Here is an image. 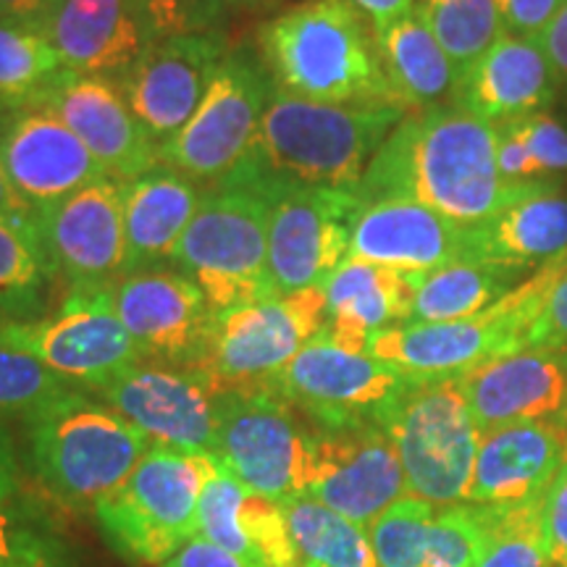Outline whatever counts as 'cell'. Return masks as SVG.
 <instances>
[{
	"label": "cell",
	"instance_id": "cell-12",
	"mask_svg": "<svg viewBox=\"0 0 567 567\" xmlns=\"http://www.w3.org/2000/svg\"><path fill=\"white\" fill-rule=\"evenodd\" d=\"M0 334L69 384L87 389L105 386L142 360L116 313L113 289H69L55 316L0 323Z\"/></svg>",
	"mask_w": 567,
	"mask_h": 567
},
{
	"label": "cell",
	"instance_id": "cell-51",
	"mask_svg": "<svg viewBox=\"0 0 567 567\" xmlns=\"http://www.w3.org/2000/svg\"><path fill=\"white\" fill-rule=\"evenodd\" d=\"M161 567H245L239 559H234L229 551H224L216 544L205 542V538L195 536L184 547L163 563Z\"/></svg>",
	"mask_w": 567,
	"mask_h": 567
},
{
	"label": "cell",
	"instance_id": "cell-24",
	"mask_svg": "<svg viewBox=\"0 0 567 567\" xmlns=\"http://www.w3.org/2000/svg\"><path fill=\"white\" fill-rule=\"evenodd\" d=\"M195 536L229 551L245 567H300L279 502L252 492L216 457L197 502Z\"/></svg>",
	"mask_w": 567,
	"mask_h": 567
},
{
	"label": "cell",
	"instance_id": "cell-3",
	"mask_svg": "<svg viewBox=\"0 0 567 567\" xmlns=\"http://www.w3.org/2000/svg\"><path fill=\"white\" fill-rule=\"evenodd\" d=\"M260 59L276 87L342 105H396L375 34L350 0H302L258 30Z\"/></svg>",
	"mask_w": 567,
	"mask_h": 567
},
{
	"label": "cell",
	"instance_id": "cell-4",
	"mask_svg": "<svg viewBox=\"0 0 567 567\" xmlns=\"http://www.w3.org/2000/svg\"><path fill=\"white\" fill-rule=\"evenodd\" d=\"M34 478L69 509L95 513L132 476L151 442L105 402L63 394L24 421Z\"/></svg>",
	"mask_w": 567,
	"mask_h": 567
},
{
	"label": "cell",
	"instance_id": "cell-15",
	"mask_svg": "<svg viewBox=\"0 0 567 567\" xmlns=\"http://www.w3.org/2000/svg\"><path fill=\"white\" fill-rule=\"evenodd\" d=\"M40 250L69 289H116L124 279V182L101 179L40 208Z\"/></svg>",
	"mask_w": 567,
	"mask_h": 567
},
{
	"label": "cell",
	"instance_id": "cell-37",
	"mask_svg": "<svg viewBox=\"0 0 567 567\" xmlns=\"http://www.w3.org/2000/svg\"><path fill=\"white\" fill-rule=\"evenodd\" d=\"M53 274L38 245L0 224V323L34 321L45 308Z\"/></svg>",
	"mask_w": 567,
	"mask_h": 567
},
{
	"label": "cell",
	"instance_id": "cell-28",
	"mask_svg": "<svg viewBox=\"0 0 567 567\" xmlns=\"http://www.w3.org/2000/svg\"><path fill=\"white\" fill-rule=\"evenodd\" d=\"M415 279L417 274H402L347 255L323 281V334L350 350L368 352V339L375 331L410 321Z\"/></svg>",
	"mask_w": 567,
	"mask_h": 567
},
{
	"label": "cell",
	"instance_id": "cell-33",
	"mask_svg": "<svg viewBox=\"0 0 567 567\" xmlns=\"http://www.w3.org/2000/svg\"><path fill=\"white\" fill-rule=\"evenodd\" d=\"M279 505L300 555V567H379L371 536L350 517L310 494H297Z\"/></svg>",
	"mask_w": 567,
	"mask_h": 567
},
{
	"label": "cell",
	"instance_id": "cell-7",
	"mask_svg": "<svg viewBox=\"0 0 567 567\" xmlns=\"http://www.w3.org/2000/svg\"><path fill=\"white\" fill-rule=\"evenodd\" d=\"M210 473L213 455L151 444L132 476L95 509L105 538L130 559L163 565L195 538Z\"/></svg>",
	"mask_w": 567,
	"mask_h": 567
},
{
	"label": "cell",
	"instance_id": "cell-43",
	"mask_svg": "<svg viewBox=\"0 0 567 567\" xmlns=\"http://www.w3.org/2000/svg\"><path fill=\"white\" fill-rule=\"evenodd\" d=\"M517 122L544 179L555 182V176L567 174V126L551 113H534Z\"/></svg>",
	"mask_w": 567,
	"mask_h": 567
},
{
	"label": "cell",
	"instance_id": "cell-2",
	"mask_svg": "<svg viewBox=\"0 0 567 567\" xmlns=\"http://www.w3.org/2000/svg\"><path fill=\"white\" fill-rule=\"evenodd\" d=\"M405 116L400 105L321 103L274 84L250 153L234 172L354 193Z\"/></svg>",
	"mask_w": 567,
	"mask_h": 567
},
{
	"label": "cell",
	"instance_id": "cell-29",
	"mask_svg": "<svg viewBox=\"0 0 567 567\" xmlns=\"http://www.w3.org/2000/svg\"><path fill=\"white\" fill-rule=\"evenodd\" d=\"M567 247V195L555 182L520 184L492 221L471 229V258L515 271L542 266Z\"/></svg>",
	"mask_w": 567,
	"mask_h": 567
},
{
	"label": "cell",
	"instance_id": "cell-11",
	"mask_svg": "<svg viewBox=\"0 0 567 567\" xmlns=\"http://www.w3.org/2000/svg\"><path fill=\"white\" fill-rule=\"evenodd\" d=\"M221 184L250 187L268 200V271L279 295L323 287L350 255V231L360 208L354 193L239 172L226 176Z\"/></svg>",
	"mask_w": 567,
	"mask_h": 567
},
{
	"label": "cell",
	"instance_id": "cell-9",
	"mask_svg": "<svg viewBox=\"0 0 567 567\" xmlns=\"http://www.w3.org/2000/svg\"><path fill=\"white\" fill-rule=\"evenodd\" d=\"M213 457L252 492L287 502L308 494L313 423L271 384L221 392Z\"/></svg>",
	"mask_w": 567,
	"mask_h": 567
},
{
	"label": "cell",
	"instance_id": "cell-18",
	"mask_svg": "<svg viewBox=\"0 0 567 567\" xmlns=\"http://www.w3.org/2000/svg\"><path fill=\"white\" fill-rule=\"evenodd\" d=\"M30 105L51 111L116 182H132L161 166L158 142L137 122L124 90L109 76L63 69Z\"/></svg>",
	"mask_w": 567,
	"mask_h": 567
},
{
	"label": "cell",
	"instance_id": "cell-56",
	"mask_svg": "<svg viewBox=\"0 0 567 567\" xmlns=\"http://www.w3.org/2000/svg\"><path fill=\"white\" fill-rule=\"evenodd\" d=\"M229 6H264L268 0H226Z\"/></svg>",
	"mask_w": 567,
	"mask_h": 567
},
{
	"label": "cell",
	"instance_id": "cell-34",
	"mask_svg": "<svg viewBox=\"0 0 567 567\" xmlns=\"http://www.w3.org/2000/svg\"><path fill=\"white\" fill-rule=\"evenodd\" d=\"M59 71V53L38 24L0 17V109L30 105Z\"/></svg>",
	"mask_w": 567,
	"mask_h": 567
},
{
	"label": "cell",
	"instance_id": "cell-42",
	"mask_svg": "<svg viewBox=\"0 0 567 567\" xmlns=\"http://www.w3.org/2000/svg\"><path fill=\"white\" fill-rule=\"evenodd\" d=\"M0 559L55 563V544L42 523L19 509H0Z\"/></svg>",
	"mask_w": 567,
	"mask_h": 567
},
{
	"label": "cell",
	"instance_id": "cell-47",
	"mask_svg": "<svg viewBox=\"0 0 567 567\" xmlns=\"http://www.w3.org/2000/svg\"><path fill=\"white\" fill-rule=\"evenodd\" d=\"M565 0H499L505 32L538 40Z\"/></svg>",
	"mask_w": 567,
	"mask_h": 567
},
{
	"label": "cell",
	"instance_id": "cell-16",
	"mask_svg": "<svg viewBox=\"0 0 567 567\" xmlns=\"http://www.w3.org/2000/svg\"><path fill=\"white\" fill-rule=\"evenodd\" d=\"M408 381L373 354L318 334L276 375L271 386L310 423L342 425L379 421Z\"/></svg>",
	"mask_w": 567,
	"mask_h": 567
},
{
	"label": "cell",
	"instance_id": "cell-46",
	"mask_svg": "<svg viewBox=\"0 0 567 567\" xmlns=\"http://www.w3.org/2000/svg\"><path fill=\"white\" fill-rule=\"evenodd\" d=\"M542 523L549 567H567V465L557 473L544 496Z\"/></svg>",
	"mask_w": 567,
	"mask_h": 567
},
{
	"label": "cell",
	"instance_id": "cell-50",
	"mask_svg": "<svg viewBox=\"0 0 567 567\" xmlns=\"http://www.w3.org/2000/svg\"><path fill=\"white\" fill-rule=\"evenodd\" d=\"M538 45L549 59V66L555 71L559 87H567V0L559 6L549 27L538 34Z\"/></svg>",
	"mask_w": 567,
	"mask_h": 567
},
{
	"label": "cell",
	"instance_id": "cell-10",
	"mask_svg": "<svg viewBox=\"0 0 567 567\" xmlns=\"http://www.w3.org/2000/svg\"><path fill=\"white\" fill-rule=\"evenodd\" d=\"M274 80L250 48H229L187 124L158 147L161 166L216 187L250 153Z\"/></svg>",
	"mask_w": 567,
	"mask_h": 567
},
{
	"label": "cell",
	"instance_id": "cell-55",
	"mask_svg": "<svg viewBox=\"0 0 567 567\" xmlns=\"http://www.w3.org/2000/svg\"><path fill=\"white\" fill-rule=\"evenodd\" d=\"M0 567H55V563H42V559H0Z\"/></svg>",
	"mask_w": 567,
	"mask_h": 567
},
{
	"label": "cell",
	"instance_id": "cell-5",
	"mask_svg": "<svg viewBox=\"0 0 567 567\" xmlns=\"http://www.w3.org/2000/svg\"><path fill=\"white\" fill-rule=\"evenodd\" d=\"M375 423L396 446L408 496L442 509L467 502L481 434L460 379L408 381Z\"/></svg>",
	"mask_w": 567,
	"mask_h": 567
},
{
	"label": "cell",
	"instance_id": "cell-53",
	"mask_svg": "<svg viewBox=\"0 0 567 567\" xmlns=\"http://www.w3.org/2000/svg\"><path fill=\"white\" fill-rule=\"evenodd\" d=\"M350 3L354 6V11L363 13V19L371 21L373 32H379L408 17V13H413L417 0H350Z\"/></svg>",
	"mask_w": 567,
	"mask_h": 567
},
{
	"label": "cell",
	"instance_id": "cell-45",
	"mask_svg": "<svg viewBox=\"0 0 567 567\" xmlns=\"http://www.w3.org/2000/svg\"><path fill=\"white\" fill-rule=\"evenodd\" d=\"M496 132V163H499V174L507 184H530V182H547L542 168L530 155L526 137L520 132V122L494 124Z\"/></svg>",
	"mask_w": 567,
	"mask_h": 567
},
{
	"label": "cell",
	"instance_id": "cell-38",
	"mask_svg": "<svg viewBox=\"0 0 567 567\" xmlns=\"http://www.w3.org/2000/svg\"><path fill=\"white\" fill-rule=\"evenodd\" d=\"M71 389L66 379L42 365L32 352L0 334V421H27Z\"/></svg>",
	"mask_w": 567,
	"mask_h": 567
},
{
	"label": "cell",
	"instance_id": "cell-23",
	"mask_svg": "<svg viewBox=\"0 0 567 567\" xmlns=\"http://www.w3.org/2000/svg\"><path fill=\"white\" fill-rule=\"evenodd\" d=\"M478 434L567 413V354L536 347L488 360L460 379Z\"/></svg>",
	"mask_w": 567,
	"mask_h": 567
},
{
	"label": "cell",
	"instance_id": "cell-31",
	"mask_svg": "<svg viewBox=\"0 0 567 567\" xmlns=\"http://www.w3.org/2000/svg\"><path fill=\"white\" fill-rule=\"evenodd\" d=\"M394 103L405 113L444 105L457 84V66L417 11L373 32Z\"/></svg>",
	"mask_w": 567,
	"mask_h": 567
},
{
	"label": "cell",
	"instance_id": "cell-32",
	"mask_svg": "<svg viewBox=\"0 0 567 567\" xmlns=\"http://www.w3.org/2000/svg\"><path fill=\"white\" fill-rule=\"evenodd\" d=\"M520 274L515 268L476 258L455 260L429 274H417L410 321L444 323L484 313L513 292Z\"/></svg>",
	"mask_w": 567,
	"mask_h": 567
},
{
	"label": "cell",
	"instance_id": "cell-30",
	"mask_svg": "<svg viewBox=\"0 0 567 567\" xmlns=\"http://www.w3.org/2000/svg\"><path fill=\"white\" fill-rule=\"evenodd\" d=\"M200 200L197 184L168 166L124 182V276L172 260Z\"/></svg>",
	"mask_w": 567,
	"mask_h": 567
},
{
	"label": "cell",
	"instance_id": "cell-36",
	"mask_svg": "<svg viewBox=\"0 0 567 567\" xmlns=\"http://www.w3.org/2000/svg\"><path fill=\"white\" fill-rule=\"evenodd\" d=\"M415 11L457 71L471 66L505 34L499 0H417Z\"/></svg>",
	"mask_w": 567,
	"mask_h": 567
},
{
	"label": "cell",
	"instance_id": "cell-8",
	"mask_svg": "<svg viewBox=\"0 0 567 567\" xmlns=\"http://www.w3.org/2000/svg\"><path fill=\"white\" fill-rule=\"evenodd\" d=\"M323 329V287L239 305L213 316L193 371L203 373L218 394L268 386Z\"/></svg>",
	"mask_w": 567,
	"mask_h": 567
},
{
	"label": "cell",
	"instance_id": "cell-54",
	"mask_svg": "<svg viewBox=\"0 0 567 567\" xmlns=\"http://www.w3.org/2000/svg\"><path fill=\"white\" fill-rule=\"evenodd\" d=\"M48 0H0V17H11L38 24Z\"/></svg>",
	"mask_w": 567,
	"mask_h": 567
},
{
	"label": "cell",
	"instance_id": "cell-19",
	"mask_svg": "<svg viewBox=\"0 0 567 567\" xmlns=\"http://www.w3.org/2000/svg\"><path fill=\"white\" fill-rule=\"evenodd\" d=\"M226 51L221 30L158 40L124 76L126 103L158 147L193 118Z\"/></svg>",
	"mask_w": 567,
	"mask_h": 567
},
{
	"label": "cell",
	"instance_id": "cell-39",
	"mask_svg": "<svg viewBox=\"0 0 567 567\" xmlns=\"http://www.w3.org/2000/svg\"><path fill=\"white\" fill-rule=\"evenodd\" d=\"M436 507L415 496H402L371 526V544L379 567H423L429 530Z\"/></svg>",
	"mask_w": 567,
	"mask_h": 567
},
{
	"label": "cell",
	"instance_id": "cell-27",
	"mask_svg": "<svg viewBox=\"0 0 567 567\" xmlns=\"http://www.w3.org/2000/svg\"><path fill=\"white\" fill-rule=\"evenodd\" d=\"M557 76L538 40L502 34L488 51L457 71L452 103L488 124L544 113L555 103Z\"/></svg>",
	"mask_w": 567,
	"mask_h": 567
},
{
	"label": "cell",
	"instance_id": "cell-6",
	"mask_svg": "<svg viewBox=\"0 0 567 567\" xmlns=\"http://www.w3.org/2000/svg\"><path fill=\"white\" fill-rule=\"evenodd\" d=\"M268 200L250 187L203 193L172 260L197 281L213 316L279 295L268 271Z\"/></svg>",
	"mask_w": 567,
	"mask_h": 567
},
{
	"label": "cell",
	"instance_id": "cell-17",
	"mask_svg": "<svg viewBox=\"0 0 567 567\" xmlns=\"http://www.w3.org/2000/svg\"><path fill=\"white\" fill-rule=\"evenodd\" d=\"M95 392L151 444L195 455L216 450L218 392L193 368L140 360Z\"/></svg>",
	"mask_w": 567,
	"mask_h": 567
},
{
	"label": "cell",
	"instance_id": "cell-44",
	"mask_svg": "<svg viewBox=\"0 0 567 567\" xmlns=\"http://www.w3.org/2000/svg\"><path fill=\"white\" fill-rule=\"evenodd\" d=\"M526 347L567 354V276L542 297L538 313L526 331Z\"/></svg>",
	"mask_w": 567,
	"mask_h": 567
},
{
	"label": "cell",
	"instance_id": "cell-26",
	"mask_svg": "<svg viewBox=\"0 0 567 567\" xmlns=\"http://www.w3.org/2000/svg\"><path fill=\"white\" fill-rule=\"evenodd\" d=\"M63 69L124 76L153 45L126 0H48L38 21Z\"/></svg>",
	"mask_w": 567,
	"mask_h": 567
},
{
	"label": "cell",
	"instance_id": "cell-52",
	"mask_svg": "<svg viewBox=\"0 0 567 567\" xmlns=\"http://www.w3.org/2000/svg\"><path fill=\"white\" fill-rule=\"evenodd\" d=\"M21 492V471L17 450H13L11 434L0 421V509H11L17 505Z\"/></svg>",
	"mask_w": 567,
	"mask_h": 567
},
{
	"label": "cell",
	"instance_id": "cell-40",
	"mask_svg": "<svg viewBox=\"0 0 567 567\" xmlns=\"http://www.w3.org/2000/svg\"><path fill=\"white\" fill-rule=\"evenodd\" d=\"M153 42L218 30L229 3L226 0H126Z\"/></svg>",
	"mask_w": 567,
	"mask_h": 567
},
{
	"label": "cell",
	"instance_id": "cell-41",
	"mask_svg": "<svg viewBox=\"0 0 567 567\" xmlns=\"http://www.w3.org/2000/svg\"><path fill=\"white\" fill-rule=\"evenodd\" d=\"M481 538H484V528H481L478 505L439 509L429 530L423 567H473Z\"/></svg>",
	"mask_w": 567,
	"mask_h": 567
},
{
	"label": "cell",
	"instance_id": "cell-49",
	"mask_svg": "<svg viewBox=\"0 0 567 567\" xmlns=\"http://www.w3.org/2000/svg\"><path fill=\"white\" fill-rule=\"evenodd\" d=\"M565 276H567V247L559 255H555V258L547 260V264L538 266L536 274L530 276V279L517 284L507 297L517 305V308L526 310L530 321H534L538 313V305H542V297L547 295L557 281H563Z\"/></svg>",
	"mask_w": 567,
	"mask_h": 567
},
{
	"label": "cell",
	"instance_id": "cell-48",
	"mask_svg": "<svg viewBox=\"0 0 567 567\" xmlns=\"http://www.w3.org/2000/svg\"><path fill=\"white\" fill-rule=\"evenodd\" d=\"M38 221H40V208H34V205L27 200L17 187H13L11 176L3 166V158H0V224L21 231L30 243L38 245L40 250Z\"/></svg>",
	"mask_w": 567,
	"mask_h": 567
},
{
	"label": "cell",
	"instance_id": "cell-21",
	"mask_svg": "<svg viewBox=\"0 0 567 567\" xmlns=\"http://www.w3.org/2000/svg\"><path fill=\"white\" fill-rule=\"evenodd\" d=\"M0 158L13 187L34 208L111 176L59 116L38 105H21L0 116Z\"/></svg>",
	"mask_w": 567,
	"mask_h": 567
},
{
	"label": "cell",
	"instance_id": "cell-14",
	"mask_svg": "<svg viewBox=\"0 0 567 567\" xmlns=\"http://www.w3.org/2000/svg\"><path fill=\"white\" fill-rule=\"evenodd\" d=\"M308 494L358 526L371 528L408 496L405 471L386 431L375 421L313 423Z\"/></svg>",
	"mask_w": 567,
	"mask_h": 567
},
{
	"label": "cell",
	"instance_id": "cell-35",
	"mask_svg": "<svg viewBox=\"0 0 567 567\" xmlns=\"http://www.w3.org/2000/svg\"><path fill=\"white\" fill-rule=\"evenodd\" d=\"M544 496L520 505H478L484 538L473 567H549L542 523Z\"/></svg>",
	"mask_w": 567,
	"mask_h": 567
},
{
	"label": "cell",
	"instance_id": "cell-20",
	"mask_svg": "<svg viewBox=\"0 0 567 567\" xmlns=\"http://www.w3.org/2000/svg\"><path fill=\"white\" fill-rule=\"evenodd\" d=\"M113 297L142 360L179 368L197 363L213 313L193 276L172 268H145L124 276Z\"/></svg>",
	"mask_w": 567,
	"mask_h": 567
},
{
	"label": "cell",
	"instance_id": "cell-13",
	"mask_svg": "<svg viewBox=\"0 0 567 567\" xmlns=\"http://www.w3.org/2000/svg\"><path fill=\"white\" fill-rule=\"evenodd\" d=\"M530 318L507 297L463 321H405L375 331L368 354L400 371L410 381L463 379L488 360L523 350Z\"/></svg>",
	"mask_w": 567,
	"mask_h": 567
},
{
	"label": "cell",
	"instance_id": "cell-22",
	"mask_svg": "<svg viewBox=\"0 0 567 567\" xmlns=\"http://www.w3.org/2000/svg\"><path fill=\"white\" fill-rule=\"evenodd\" d=\"M350 255L402 274H429L471 258V229L405 197H381L354 213Z\"/></svg>",
	"mask_w": 567,
	"mask_h": 567
},
{
	"label": "cell",
	"instance_id": "cell-25",
	"mask_svg": "<svg viewBox=\"0 0 567 567\" xmlns=\"http://www.w3.org/2000/svg\"><path fill=\"white\" fill-rule=\"evenodd\" d=\"M567 465V413L549 421L513 423L481 436L471 505H520L549 492Z\"/></svg>",
	"mask_w": 567,
	"mask_h": 567
},
{
	"label": "cell",
	"instance_id": "cell-1",
	"mask_svg": "<svg viewBox=\"0 0 567 567\" xmlns=\"http://www.w3.org/2000/svg\"><path fill=\"white\" fill-rule=\"evenodd\" d=\"M496 163L494 124L455 103L408 113L389 134L354 189L360 205L405 197L463 229H478L513 200Z\"/></svg>",
	"mask_w": 567,
	"mask_h": 567
}]
</instances>
